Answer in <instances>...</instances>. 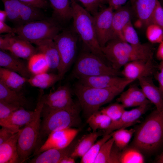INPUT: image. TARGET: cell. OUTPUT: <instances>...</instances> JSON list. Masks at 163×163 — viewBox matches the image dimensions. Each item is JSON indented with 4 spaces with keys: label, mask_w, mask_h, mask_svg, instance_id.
<instances>
[{
    "label": "cell",
    "mask_w": 163,
    "mask_h": 163,
    "mask_svg": "<svg viewBox=\"0 0 163 163\" xmlns=\"http://www.w3.org/2000/svg\"><path fill=\"white\" fill-rule=\"evenodd\" d=\"M134 81L127 79L120 84L106 88H99L84 85L78 81L73 85L72 92L77 97L85 116L87 118L98 111L122 92Z\"/></svg>",
    "instance_id": "1"
},
{
    "label": "cell",
    "mask_w": 163,
    "mask_h": 163,
    "mask_svg": "<svg viewBox=\"0 0 163 163\" xmlns=\"http://www.w3.org/2000/svg\"><path fill=\"white\" fill-rule=\"evenodd\" d=\"M101 50L104 56L115 69H120L127 63L138 60H147L153 55L150 43L134 45L118 39L110 40Z\"/></svg>",
    "instance_id": "2"
},
{
    "label": "cell",
    "mask_w": 163,
    "mask_h": 163,
    "mask_svg": "<svg viewBox=\"0 0 163 163\" xmlns=\"http://www.w3.org/2000/svg\"><path fill=\"white\" fill-rule=\"evenodd\" d=\"M132 145L142 152L151 154L163 142V110L152 112L135 129Z\"/></svg>",
    "instance_id": "3"
},
{
    "label": "cell",
    "mask_w": 163,
    "mask_h": 163,
    "mask_svg": "<svg viewBox=\"0 0 163 163\" xmlns=\"http://www.w3.org/2000/svg\"><path fill=\"white\" fill-rule=\"evenodd\" d=\"M81 110L78 101L69 108L59 110L52 109L44 104L41 113L43 119L40 126L39 144L53 131L78 126L81 121Z\"/></svg>",
    "instance_id": "4"
},
{
    "label": "cell",
    "mask_w": 163,
    "mask_h": 163,
    "mask_svg": "<svg viewBox=\"0 0 163 163\" xmlns=\"http://www.w3.org/2000/svg\"><path fill=\"white\" fill-rule=\"evenodd\" d=\"M70 1L73 29L88 51L105 61L106 59L97 38L92 15L75 0Z\"/></svg>",
    "instance_id": "5"
},
{
    "label": "cell",
    "mask_w": 163,
    "mask_h": 163,
    "mask_svg": "<svg viewBox=\"0 0 163 163\" xmlns=\"http://www.w3.org/2000/svg\"><path fill=\"white\" fill-rule=\"evenodd\" d=\"M44 94L43 89H40L33 118L22 129L19 136L17 150L20 163L24 162L28 158L39 144L41 113L44 105L42 100Z\"/></svg>",
    "instance_id": "6"
},
{
    "label": "cell",
    "mask_w": 163,
    "mask_h": 163,
    "mask_svg": "<svg viewBox=\"0 0 163 163\" xmlns=\"http://www.w3.org/2000/svg\"><path fill=\"white\" fill-rule=\"evenodd\" d=\"M103 75H121V71L108 66L105 60L90 51H83L79 54L72 71L73 77L78 79Z\"/></svg>",
    "instance_id": "7"
},
{
    "label": "cell",
    "mask_w": 163,
    "mask_h": 163,
    "mask_svg": "<svg viewBox=\"0 0 163 163\" xmlns=\"http://www.w3.org/2000/svg\"><path fill=\"white\" fill-rule=\"evenodd\" d=\"M59 23L53 18L31 21L16 26L15 34L31 43L53 40L62 30Z\"/></svg>",
    "instance_id": "8"
},
{
    "label": "cell",
    "mask_w": 163,
    "mask_h": 163,
    "mask_svg": "<svg viewBox=\"0 0 163 163\" xmlns=\"http://www.w3.org/2000/svg\"><path fill=\"white\" fill-rule=\"evenodd\" d=\"M78 36L73 29H66L54 38L60 58L57 70L61 80L67 72L75 58Z\"/></svg>",
    "instance_id": "9"
},
{
    "label": "cell",
    "mask_w": 163,
    "mask_h": 163,
    "mask_svg": "<svg viewBox=\"0 0 163 163\" xmlns=\"http://www.w3.org/2000/svg\"><path fill=\"white\" fill-rule=\"evenodd\" d=\"M0 48L2 50L8 51L15 56L27 60L37 53V48L31 43L14 33L0 36Z\"/></svg>",
    "instance_id": "10"
},
{
    "label": "cell",
    "mask_w": 163,
    "mask_h": 163,
    "mask_svg": "<svg viewBox=\"0 0 163 163\" xmlns=\"http://www.w3.org/2000/svg\"><path fill=\"white\" fill-rule=\"evenodd\" d=\"M79 130L72 127L58 129L52 132L45 142L36 150L33 155H37L52 149H61L68 146L73 142Z\"/></svg>",
    "instance_id": "11"
},
{
    "label": "cell",
    "mask_w": 163,
    "mask_h": 163,
    "mask_svg": "<svg viewBox=\"0 0 163 163\" xmlns=\"http://www.w3.org/2000/svg\"><path fill=\"white\" fill-rule=\"evenodd\" d=\"M114 11L108 6L92 15L97 38L101 47L111 40Z\"/></svg>",
    "instance_id": "12"
},
{
    "label": "cell",
    "mask_w": 163,
    "mask_h": 163,
    "mask_svg": "<svg viewBox=\"0 0 163 163\" xmlns=\"http://www.w3.org/2000/svg\"><path fill=\"white\" fill-rule=\"evenodd\" d=\"M154 71L152 55L147 60H136L127 63L123 66L121 73L122 77L135 81L150 77Z\"/></svg>",
    "instance_id": "13"
},
{
    "label": "cell",
    "mask_w": 163,
    "mask_h": 163,
    "mask_svg": "<svg viewBox=\"0 0 163 163\" xmlns=\"http://www.w3.org/2000/svg\"><path fill=\"white\" fill-rule=\"evenodd\" d=\"M148 105H141L129 110H125L118 120L111 122L109 126L105 129L104 135L110 134L116 130L126 128L133 125L147 111Z\"/></svg>",
    "instance_id": "14"
},
{
    "label": "cell",
    "mask_w": 163,
    "mask_h": 163,
    "mask_svg": "<svg viewBox=\"0 0 163 163\" xmlns=\"http://www.w3.org/2000/svg\"><path fill=\"white\" fill-rule=\"evenodd\" d=\"M134 15L141 26L151 23L152 17L159 0H129Z\"/></svg>",
    "instance_id": "15"
},
{
    "label": "cell",
    "mask_w": 163,
    "mask_h": 163,
    "mask_svg": "<svg viewBox=\"0 0 163 163\" xmlns=\"http://www.w3.org/2000/svg\"><path fill=\"white\" fill-rule=\"evenodd\" d=\"M133 16L134 15L130 5L122 6L114 11L111 40L118 39L124 41L123 30L125 26L131 21Z\"/></svg>",
    "instance_id": "16"
},
{
    "label": "cell",
    "mask_w": 163,
    "mask_h": 163,
    "mask_svg": "<svg viewBox=\"0 0 163 163\" xmlns=\"http://www.w3.org/2000/svg\"><path fill=\"white\" fill-rule=\"evenodd\" d=\"M0 66L16 72L27 79L32 75L27 64L24 61L10 53L1 50H0Z\"/></svg>",
    "instance_id": "17"
},
{
    "label": "cell",
    "mask_w": 163,
    "mask_h": 163,
    "mask_svg": "<svg viewBox=\"0 0 163 163\" xmlns=\"http://www.w3.org/2000/svg\"><path fill=\"white\" fill-rule=\"evenodd\" d=\"M139 84L147 99L159 111L163 110V92L154 83L150 77L140 78Z\"/></svg>",
    "instance_id": "18"
},
{
    "label": "cell",
    "mask_w": 163,
    "mask_h": 163,
    "mask_svg": "<svg viewBox=\"0 0 163 163\" xmlns=\"http://www.w3.org/2000/svg\"><path fill=\"white\" fill-rule=\"evenodd\" d=\"M72 143L61 149H52L36 155L29 161L30 163H59L64 157L71 155L75 146Z\"/></svg>",
    "instance_id": "19"
},
{
    "label": "cell",
    "mask_w": 163,
    "mask_h": 163,
    "mask_svg": "<svg viewBox=\"0 0 163 163\" xmlns=\"http://www.w3.org/2000/svg\"><path fill=\"white\" fill-rule=\"evenodd\" d=\"M127 78L119 76L107 75L82 77L78 81L88 86L99 88H106L117 85Z\"/></svg>",
    "instance_id": "20"
},
{
    "label": "cell",
    "mask_w": 163,
    "mask_h": 163,
    "mask_svg": "<svg viewBox=\"0 0 163 163\" xmlns=\"http://www.w3.org/2000/svg\"><path fill=\"white\" fill-rule=\"evenodd\" d=\"M21 129L8 140L0 145V163H18L20 161L17 143Z\"/></svg>",
    "instance_id": "21"
},
{
    "label": "cell",
    "mask_w": 163,
    "mask_h": 163,
    "mask_svg": "<svg viewBox=\"0 0 163 163\" xmlns=\"http://www.w3.org/2000/svg\"><path fill=\"white\" fill-rule=\"evenodd\" d=\"M37 53L44 54L48 62L50 69L58 70L60 62L59 54L56 44L53 40H42L35 44Z\"/></svg>",
    "instance_id": "22"
},
{
    "label": "cell",
    "mask_w": 163,
    "mask_h": 163,
    "mask_svg": "<svg viewBox=\"0 0 163 163\" xmlns=\"http://www.w3.org/2000/svg\"><path fill=\"white\" fill-rule=\"evenodd\" d=\"M53 9V19L65 23L72 19V9L70 0H49Z\"/></svg>",
    "instance_id": "23"
},
{
    "label": "cell",
    "mask_w": 163,
    "mask_h": 163,
    "mask_svg": "<svg viewBox=\"0 0 163 163\" xmlns=\"http://www.w3.org/2000/svg\"><path fill=\"white\" fill-rule=\"evenodd\" d=\"M27 80L16 72L0 67V81L11 89L20 92Z\"/></svg>",
    "instance_id": "24"
},
{
    "label": "cell",
    "mask_w": 163,
    "mask_h": 163,
    "mask_svg": "<svg viewBox=\"0 0 163 163\" xmlns=\"http://www.w3.org/2000/svg\"><path fill=\"white\" fill-rule=\"evenodd\" d=\"M0 100L24 108L28 107L30 104L23 94L8 87L1 81Z\"/></svg>",
    "instance_id": "25"
},
{
    "label": "cell",
    "mask_w": 163,
    "mask_h": 163,
    "mask_svg": "<svg viewBox=\"0 0 163 163\" xmlns=\"http://www.w3.org/2000/svg\"><path fill=\"white\" fill-rule=\"evenodd\" d=\"M101 135V133L96 131L85 135L75 145L71 154V157L74 158H82Z\"/></svg>",
    "instance_id": "26"
},
{
    "label": "cell",
    "mask_w": 163,
    "mask_h": 163,
    "mask_svg": "<svg viewBox=\"0 0 163 163\" xmlns=\"http://www.w3.org/2000/svg\"><path fill=\"white\" fill-rule=\"evenodd\" d=\"M61 80L59 75L46 72L37 75H32L28 79L27 82L31 86L40 89H47Z\"/></svg>",
    "instance_id": "27"
},
{
    "label": "cell",
    "mask_w": 163,
    "mask_h": 163,
    "mask_svg": "<svg viewBox=\"0 0 163 163\" xmlns=\"http://www.w3.org/2000/svg\"><path fill=\"white\" fill-rule=\"evenodd\" d=\"M19 7L20 20V25L43 19L42 13L40 11V9L38 8L19 1Z\"/></svg>",
    "instance_id": "28"
},
{
    "label": "cell",
    "mask_w": 163,
    "mask_h": 163,
    "mask_svg": "<svg viewBox=\"0 0 163 163\" xmlns=\"http://www.w3.org/2000/svg\"><path fill=\"white\" fill-rule=\"evenodd\" d=\"M28 69L33 75L47 72L50 69L48 62L45 56L42 53H37L28 60Z\"/></svg>",
    "instance_id": "29"
},
{
    "label": "cell",
    "mask_w": 163,
    "mask_h": 163,
    "mask_svg": "<svg viewBox=\"0 0 163 163\" xmlns=\"http://www.w3.org/2000/svg\"><path fill=\"white\" fill-rule=\"evenodd\" d=\"M72 90L70 86L65 85L59 86L53 91H50L48 94L42 96V100L44 104L48 105L53 102L59 101L66 98L72 96Z\"/></svg>",
    "instance_id": "30"
},
{
    "label": "cell",
    "mask_w": 163,
    "mask_h": 163,
    "mask_svg": "<svg viewBox=\"0 0 163 163\" xmlns=\"http://www.w3.org/2000/svg\"><path fill=\"white\" fill-rule=\"evenodd\" d=\"M135 131L134 129L121 128L113 131L111 134L114 144L120 150H123L127 146Z\"/></svg>",
    "instance_id": "31"
},
{
    "label": "cell",
    "mask_w": 163,
    "mask_h": 163,
    "mask_svg": "<svg viewBox=\"0 0 163 163\" xmlns=\"http://www.w3.org/2000/svg\"><path fill=\"white\" fill-rule=\"evenodd\" d=\"M120 163H143L144 157L138 149L131 145L127 147L121 152Z\"/></svg>",
    "instance_id": "32"
},
{
    "label": "cell",
    "mask_w": 163,
    "mask_h": 163,
    "mask_svg": "<svg viewBox=\"0 0 163 163\" xmlns=\"http://www.w3.org/2000/svg\"><path fill=\"white\" fill-rule=\"evenodd\" d=\"M111 122L110 118L99 110L91 115L87 120V123L94 132L98 129H105Z\"/></svg>",
    "instance_id": "33"
},
{
    "label": "cell",
    "mask_w": 163,
    "mask_h": 163,
    "mask_svg": "<svg viewBox=\"0 0 163 163\" xmlns=\"http://www.w3.org/2000/svg\"><path fill=\"white\" fill-rule=\"evenodd\" d=\"M34 114V110H28L21 107L13 112L9 117L14 125L20 127L29 123Z\"/></svg>",
    "instance_id": "34"
},
{
    "label": "cell",
    "mask_w": 163,
    "mask_h": 163,
    "mask_svg": "<svg viewBox=\"0 0 163 163\" xmlns=\"http://www.w3.org/2000/svg\"><path fill=\"white\" fill-rule=\"evenodd\" d=\"M111 137V133L104 135L103 137L95 143L81 158L80 163H94L102 145Z\"/></svg>",
    "instance_id": "35"
},
{
    "label": "cell",
    "mask_w": 163,
    "mask_h": 163,
    "mask_svg": "<svg viewBox=\"0 0 163 163\" xmlns=\"http://www.w3.org/2000/svg\"><path fill=\"white\" fill-rule=\"evenodd\" d=\"M3 2L5 10L7 15V19L13 23L19 26L20 20L19 13L18 0H1Z\"/></svg>",
    "instance_id": "36"
},
{
    "label": "cell",
    "mask_w": 163,
    "mask_h": 163,
    "mask_svg": "<svg viewBox=\"0 0 163 163\" xmlns=\"http://www.w3.org/2000/svg\"><path fill=\"white\" fill-rule=\"evenodd\" d=\"M146 36L151 43H159L163 41V30L158 25L153 23L146 27Z\"/></svg>",
    "instance_id": "37"
},
{
    "label": "cell",
    "mask_w": 163,
    "mask_h": 163,
    "mask_svg": "<svg viewBox=\"0 0 163 163\" xmlns=\"http://www.w3.org/2000/svg\"><path fill=\"white\" fill-rule=\"evenodd\" d=\"M125 108L118 103L111 104L102 108L100 111L108 116L112 122L118 120L125 110Z\"/></svg>",
    "instance_id": "38"
},
{
    "label": "cell",
    "mask_w": 163,
    "mask_h": 163,
    "mask_svg": "<svg viewBox=\"0 0 163 163\" xmlns=\"http://www.w3.org/2000/svg\"><path fill=\"white\" fill-rule=\"evenodd\" d=\"M125 92L138 106L150 103L141 89L135 85H131Z\"/></svg>",
    "instance_id": "39"
},
{
    "label": "cell",
    "mask_w": 163,
    "mask_h": 163,
    "mask_svg": "<svg viewBox=\"0 0 163 163\" xmlns=\"http://www.w3.org/2000/svg\"><path fill=\"white\" fill-rule=\"evenodd\" d=\"M114 143L112 137L105 142L101 147L94 163H108Z\"/></svg>",
    "instance_id": "40"
},
{
    "label": "cell",
    "mask_w": 163,
    "mask_h": 163,
    "mask_svg": "<svg viewBox=\"0 0 163 163\" xmlns=\"http://www.w3.org/2000/svg\"><path fill=\"white\" fill-rule=\"evenodd\" d=\"M122 34L125 41L134 45H139L141 43L131 21L124 27Z\"/></svg>",
    "instance_id": "41"
},
{
    "label": "cell",
    "mask_w": 163,
    "mask_h": 163,
    "mask_svg": "<svg viewBox=\"0 0 163 163\" xmlns=\"http://www.w3.org/2000/svg\"><path fill=\"white\" fill-rule=\"evenodd\" d=\"M92 15L99 11V8L107 3L108 0H77Z\"/></svg>",
    "instance_id": "42"
},
{
    "label": "cell",
    "mask_w": 163,
    "mask_h": 163,
    "mask_svg": "<svg viewBox=\"0 0 163 163\" xmlns=\"http://www.w3.org/2000/svg\"><path fill=\"white\" fill-rule=\"evenodd\" d=\"M21 107L0 100V119L8 117L13 112Z\"/></svg>",
    "instance_id": "43"
},
{
    "label": "cell",
    "mask_w": 163,
    "mask_h": 163,
    "mask_svg": "<svg viewBox=\"0 0 163 163\" xmlns=\"http://www.w3.org/2000/svg\"><path fill=\"white\" fill-rule=\"evenodd\" d=\"M151 23L158 25L163 30V7L159 0L153 13Z\"/></svg>",
    "instance_id": "44"
},
{
    "label": "cell",
    "mask_w": 163,
    "mask_h": 163,
    "mask_svg": "<svg viewBox=\"0 0 163 163\" xmlns=\"http://www.w3.org/2000/svg\"><path fill=\"white\" fill-rule=\"evenodd\" d=\"M117 101L120 103L125 108L138 106L125 91H123L120 94Z\"/></svg>",
    "instance_id": "45"
},
{
    "label": "cell",
    "mask_w": 163,
    "mask_h": 163,
    "mask_svg": "<svg viewBox=\"0 0 163 163\" xmlns=\"http://www.w3.org/2000/svg\"><path fill=\"white\" fill-rule=\"evenodd\" d=\"M39 9H45L49 3L46 0H18Z\"/></svg>",
    "instance_id": "46"
},
{
    "label": "cell",
    "mask_w": 163,
    "mask_h": 163,
    "mask_svg": "<svg viewBox=\"0 0 163 163\" xmlns=\"http://www.w3.org/2000/svg\"><path fill=\"white\" fill-rule=\"evenodd\" d=\"M114 144L111 151L108 163H120L121 152L120 151V150L115 145H114Z\"/></svg>",
    "instance_id": "47"
},
{
    "label": "cell",
    "mask_w": 163,
    "mask_h": 163,
    "mask_svg": "<svg viewBox=\"0 0 163 163\" xmlns=\"http://www.w3.org/2000/svg\"><path fill=\"white\" fill-rule=\"evenodd\" d=\"M15 133L4 127H2L0 129V145L8 140Z\"/></svg>",
    "instance_id": "48"
},
{
    "label": "cell",
    "mask_w": 163,
    "mask_h": 163,
    "mask_svg": "<svg viewBox=\"0 0 163 163\" xmlns=\"http://www.w3.org/2000/svg\"><path fill=\"white\" fill-rule=\"evenodd\" d=\"M128 0H108L109 6L115 10L122 6Z\"/></svg>",
    "instance_id": "49"
},
{
    "label": "cell",
    "mask_w": 163,
    "mask_h": 163,
    "mask_svg": "<svg viewBox=\"0 0 163 163\" xmlns=\"http://www.w3.org/2000/svg\"><path fill=\"white\" fill-rule=\"evenodd\" d=\"M15 34L14 28H12L5 23L0 21V33Z\"/></svg>",
    "instance_id": "50"
},
{
    "label": "cell",
    "mask_w": 163,
    "mask_h": 163,
    "mask_svg": "<svg viewBox=\"0 0 163 163\" xmlns=\"http://www.w3.org/2000/svg\"><path fill=\"white\" fill-rule=\"evenodd\" d=\"M159 72L157 75V79L159 85V88L163 92V60L161 61L159 66Z\"/></svg>",
    "instance_id": "51"
},
{
    "label": "cell",
    "mask_w": 163,
    "mask_h": 163,
    "mask_svg": "<svg viewBox=\"0 0 163 163\" xmlns=\"http://www.w3.org/2000/svg\"><path fill=\"white\" fill-rule=\"evenodd\" d=\"M159 44L157 50L156 56L158 59L162 61L163 60V41Z\"/></svg>",
    "instance_id": "52"
},
{
    "label": "cell",
    "mask_w": 163,
    "mask_h": 163,
    "mask_svg": "<svg viewBox=\"0 0 163 163\" xmlns=\"http://www.w3.org/2000/svg\"><path fill=\"white\" fill-rule=\"evenodd\" d=\"M75 162V158L71 155L64 157L60 162L59 163H74Z\"/></svg>",
    "instance_id": "53"
},
{
    "label": "cell",
    "mask_w": 163,
    "mask_h": 163,
    "mask_svg": "<svg viewBox=\"0 0 163 163\" xmlns=\"http://www.w3.org/2000/svg\"><path fill=\"white\" fill-rule=\"evenodd\" d=\"M7 19V15L5 11L0 10V21L5 22Z\"/></svg>",
    "instance_id": "54"
},
{
    "label": "cell",
    "mask_w": 163,
    "mask_h": 163,
    "mask_svg": "<svg viewBox=\"0 0 163 163\" xmlns=\"http://www.w3.org/2000/svg\"><path fill=\"white\" fill-rule=\"evenodd\" d=\"M156 162L157 163H163V152L158 157Z\"/></svg>",
    "instance_id": "55"
},
{
    "label": "cell",
    "mask_w": 163,
    "mask_h": 163,
    "mask_svg": "<svg viewBox=\"0 0 163 163\" xmlns=\"http://www.w3.org/2000/svg\"><path fill=\"white\" fill-rule=\"evenodd\" d=\"M159 2L161 4V5L163 7V0H160L159 1Z\"/></svg>",
    "instance_id": "56"
}]
</instances>
